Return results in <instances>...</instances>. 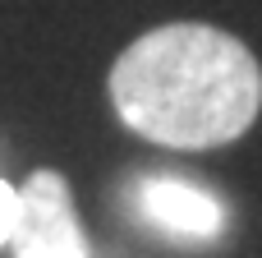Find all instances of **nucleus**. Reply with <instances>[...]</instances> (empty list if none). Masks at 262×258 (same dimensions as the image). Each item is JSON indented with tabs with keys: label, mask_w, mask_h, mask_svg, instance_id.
Segmentation results:
<instances>
[{
	"label": "nucleus",
	"mask_w": 262,
	"mask_h": 258,
	"mask_svg": "<svg viewBox=\"0 0 262 258\" xmlns=\"http://www.w3.org/2000/svg\"><path fill=\"white\" fill-rule=\"evenodd\" d=\"M143 212L147 222H157L170 235H189V240H212L226 226V212L212 194L184 185V180H152L143 185Z\"/></svg>",
	"instance_id": "7ed1b4c3"
},
{
	"label": "nucleus",
	"mask_w": 262,
	"mask_h": 258,
	"mask_svg": "<svg viewBox=\"0 0 262 258\" xmlns=\"http://www.w3.org/2000/svg\"><path fill=\"white\" fill-rule=\"evenodd\" d=\"M14 258H88L69 180L60 171H32L18 189V217L9 231Z\"/></svg>",
	"instance_id": "f03ea898"
},
{
	"label": "nucleus",
	"mask_w": 262,
	"mask_h": 258,
	"mask_svg": "<svg viewBox=\"0 0 262 258\" xmlns=\"http://www.w3.org/2000/svg\"><path fill=\"white\" fill-rule=\"evenodd\" d=\"M111 106L147 143L203 152L253 129L262 65L226 28L161 23L129 42L111 65Z\"/></svg>",
	"instance_id": "f257e3e1"
},
{
	"label": "nucleus",
	"mask_w": 262,
	"mask_h": 258,
	"mask_svg": "<svg viewBox=\"0 0 262 258\" xmlns=\"http://www.w3.org/2000/svg\"><path fill=\"white\" fill-rule=\"evenodd\" d=\"M14 217H18V189L0 180V245H9V231H14Z\"/></svg>",
	"instance_id": "20e7f679"
}]
</instances>
